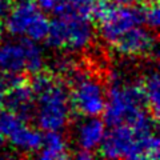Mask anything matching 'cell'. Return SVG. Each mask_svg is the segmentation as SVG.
Returning a JSON list of instances; mask_svg holds the SVG:
<instances>
[{"label": "cell", "mask_w": 160, "mask_h": 160, "mask_svg": "<svg viewBox=\"0 0 160 160\" xmlns=\"http://www.w3.org/2000/svg\"><path fill=\"white\" fill-rule=\"evenodd\" d=\"M144 111H148V108L139 82L136 84H122L116 80L109 88L103 122L109 127L129 124Z\"/></svg>", "instance_id": "1"}, {"label": "cell", "mask_w": 160, "mask_h": 160, "mask_svg": "<svg viewBox=\"0 0 160 160\" xmlns=\"http://www.w3.org/2000/svg\"><path fill=\"white\" fill-rule=\"evenodd\" d=\"M38 108H35L39 127L44 131H60L68 124L72 116L69 104V91L62 79L51 88L35 98Z\"/></svg>", "instance_id": "2"}, {"label": "cell", "mask_w": 160, "mask_h": 160, "mask_svg": "<svg viewBox=\"0 0 160 160\" xmlns=\"http://www.w3.org/2000/svg\"><path fill=\"white\" fill-rule=\"evenodd\" d=\"M95 26L89 19L76 16H56L49 22L46 42L49 47L67 51L86 48L93 38Z\"/></svg>", "instance_id": "3"}, {"label": "cell", "mask_w": 160, "mask_h": 160, "mask_svg": "<svg viewBox=\"0 0 160 160\" xmlns=\"http://www.w3.org/2000/svg\"><path fill=\"white\" fill-rule=\"evenodd\" d=\"M69 91L72 113L79 116H99L106 107V91L98 80L86 75H73Z\"/></svg>", "instance_id": "4"}, {"label": "cell", "mask_w": 160, "mask_h": 160, "mask_svg": "<svg viewBox=\"0 0 160 160\" xmlns=\"http://www.w3.org/2000/svg\"><path fill=\"white\" fill-rule=\"evenodd\" d=\"M98 156L108 159H144L143 151L132 128L128 124H119L104 133L103 140L98 147Z\"/></svg>", "instance_id": "5"}, {"label": "cell", "mask_w": 160, "mask_h": 160, "mask_svg": "<svg viewBox=\"0 0 160 160\" xmlns=\"http://www.w3.org/2000/svg\"><path fill=\"white\" fill-rule=\"evenodd\" d=\"M143 24V15L140 11L139 4H129V6H120L118 4L107 20L98 24L95 28H98L100 36L107 43L112 44L120 35L124 33L127 29L142 26Z\"/></svg>", "instance_id": "6"}, {"label": "cell", "mask_w": 160, "mask_h": 160, "mask_svg": "<svg viewBox=\"0 0 160 160\" xmlns=\"http://www.w3.org/2000/svg\"><path fill=\"white\" fill-rule=\"evenodd\" d=\"M119 53L127 56H158L155 35L142 26L127 29L112 43Z\"/></svg>", "instance_id": "7"}, {"label": "cell", "mask_w": 160, "mask_h": 160, "mask_svg": "<svg viewBox=\"0 0 160 160\" xmlns=\"http://www.w3.org/2000/svg\"><path fill=\"white\" fill-rule=\"evenodd\" d=\"M35 93L29 84V78L6 89L3 99V109H8L23 120L28 122L35 115Z\"/></svg>", "instance_id": "8"}, {"label": "cell", "mask_w": 160, "mask_h": 160, "mask_svg": "<svg viewBox=\"0 0 160 160\" xmlns=\"http://www.w3.org/2000/svg\"><path fill=\"white\" fill-rule=\"evenodd\" d=\"M40 11L33 0H22L11 9L4 22V29L13 36H24L29 23Z\"/></svg>", "instance_id": "9"}, {"label": "cell", "mask_w": 160, "mask_h": 160, "mask_svg": "<svg viewBox=\"0 0 160 160\" xmlns=\"http://www.w3.org/2000/svg\"><path fill=\"white\" fill-rule=\"evenodd\" d=\"M82 122L78 127L76 140L80 149H87V151H93L99 147L100 142L106 133V123L98 116H88Z\"/></svg>", "instance_id": "10"}, {"label": "cell", "mask_w": 160, "mask_h": 160, "mask_svg": "<svg viewBox=\"0 0 160 160\" xmlns=\"http://www.w3.org/2000/svg\"><path fill=\"white\" fill-rule=\"evenodd\" d=\"M26 71V53L22 42L0 46V73H22Z\"/></svg>", "instance_id": "11"}, {"label": "cell", "mask_w": 160, "mask_h": 160, "mask_svg": "<svg viewBox=\"0 0 160 160\" xmlns=\"http://www.w3.org/2000/svg\"><path fill=\"white\" fill-rule=\"evenodd\" d=\"M72 153L69 152V147L66 138L59 131H47L43 136L42 147L39 149V158L44 160H58L68 159Z\"/></svg>", "instance_id": "12"}, {"label": "cell", "mask_w": 160, "mask_h": 160, "mask_svg": "<svg viewBox=\"0 0 160 160\" xmlns=\"http://www.w3.org/2000/svg\"><path fill=\"white\" fill-rule=\"evenodd\" d=\"M9 142L12 146L23 152L33 153L40 149L43 142V135L40 133L39 129L27 126L26 123L22 124L18 129L8 136Z\"/></svg>", "instance_id": "13"}, {"label": "cell", "mask_w": 160, "mask_h": 160, "mask_svg": "<svg viewBox=\"0 0 160 160\" xmlns=\"http://www.w3.org/2000/svg\"><path fill=\"white\" fill-rule=\"evenodd\" d=\"M96 0H58L53 12L56 16H76L92 20Z\"/></svg>", "instance_id": "14"}, {"label": "cell", "mask_w": 160, "mask_h": 160, "mask_svg": "<svg viewBox=\"0 0 160 160\" xmlns=\"http://www.w3.org/2000/svg\"><path fill=\"white\" fill-rule=\"evenodd\" d=\"M140 88L143 91L144 99H146V104L149 113L153 116V119H159V108H160V103H159V75L158 71H151L147 73L142 80L139 82Z\"/></svg>", "instance_id": "15"}, {"label": "cell", "mask_w": 160, "mask_h": 160, "mask_svg": "<svg viewBox=\"0 0 160 160\" xmlns=\"http://www.w3.org/2000/svg\"><path fill=\"white\" fill-rule=\"evenodd\" d=\"M24 47V53H26V71L31 75L40 71L44 67V60L42 49L33 40L24 38L20 40Z\"/></svg>", "instance_id": "16"}, {"label": "cell", "mask_w": 160, "mask_h": 160, "mask_svg": "<svg viewBox=\"0 0 160 160\" xmlns=\"http://www.w3.org/2000/svg\"><path fill=\"white\" fill-rule=\"evenodd\" d=\"M48 27H49V20L47 19L46 15L39 11L36 15H35L32 22L29 23L24 36L33 40V42L44 40L47 36V33H48Z\"/></svg>", "instance_id": "17"}, {"label": "cell", "mask_w": 160, "mask_h": 160, "mask_svg": "<svg viewBox=\"0 0 160 160\" xmlns=\"http://www.w3.org/2000/svg\"><path fill=\"white\" fill-rule=\"evenodd\" d=\"M138 4L143 15V23H146L149 28L156 29L160 23L159 0H139Z\"/></svg>", "instance_id": "18"}, {"label": "cell", "mask_w": 160, "mask_h": 160, "mask_svg": "<svg viewBox=\"0 0 160 160\" xmlns=\"http://www.w3.org/2000/svg\"><path fill=\"white\" fill-rule=\"evenodd\" d=\"M24 123L26 122H23L16 113L8 111V109L0 111V133L4 138H8L15 129H18Z\"/></svg>", "instance_id": "19"}, {"label": "cell", "mask_w": 160, "mask_h": 160, "mask_svg": "<svg viewBox=\"0 0 160 160\" xmlns=\"http://www.w3.org/2000/svg\"><path fill=\"white\" fill-rule=\"evenodd\" d=\"M16 4V0H0V20H4Z\"/></svg>", "instance_id": "20"}, {"label": "cell", "mask_w": 160, "mask_h": 160, "mask_svg": "<svg viewBox=\"0 0 160 160\" xmlns=\"http://www.w3.org/2000/svg\"><path fill=\"white\" fill-rule=\"evenodd\" d=\"M35 4L39 7V9L43 11H53L56 0H33Z\"/></svg>", "instance_id": "21"}, {"label": "cell", "mask_w": 160, "mask_h": 160, "mask_svg": "<svg viewBox=\"0 0 160 160\" xmlns=\"http://www.w3.org/2000/svg\"><path fill=\"white\" fill-rule=\"evenodd\" d=\"M95 155H96V153H93L92 151H87V149H79V151L75 153V155H72V156L78 158V159L86 160V159H91V158H93Z\"/></svg>", "instance_id": "22"}, {"label": "cell", "mask_w": 160, "mask_h": 160, "mask_svg": "<svg viewBox=\"0 0 160 160\" xmlns=\"http://www.w3.org/2000/svg\"><path fill=\"white\" fill-rule=\"evenodd\" d=\"M7 89V84L6 80H4V76L0 73V111L3 109V99H4V93H6Z\"/></svg>", "instance_id": "23"}, {"label": "cell", "mask_w": 160, "mask_h": 160, "mask_svg": "<svg viewBox=\"0 0 160 160\" xmlns=\"http://www.w3.org/2000/svg\"><path fill=\"white\" fill-rule=\"evenodd\" d=\"M111 2L120 4V6H129V4H133L135 0H111Z\"/></svg>", "instance_id": "24"}, {"label": "cell", "mask_w": 160, "mask_h": 160, "mask_svg": "<svg viewBox=\"0 0 160 160\" xmlns=\"http://www.w3.org/2000/svg\"><path fill=\"white\" fill-rule=\"evenodd\" d=\"M3 33H4V22L0 20V43H2V39H3Z\"/></svg>", "instance_id": "25"}, {"label": "cell", "mask_w": 160, "mask_h": 160, "mask_svg": "<svg viewBox=\"0 0 160 160\" xmlns=\"http://www.w3.org/2000/svg\"><path fill=\"white\" fill-rule=\"evenodd\" d=\"M56 2H58V0H56Z\"/></svg>", "instance_id": "26"}]
</instances>
